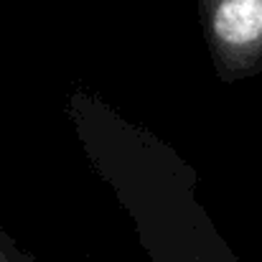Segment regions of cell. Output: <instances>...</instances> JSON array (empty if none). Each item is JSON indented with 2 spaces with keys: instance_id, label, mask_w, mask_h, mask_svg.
Listing matches in <instances>:
<instances>
[{
  "instance_id": "obj_1",
  "label": "cell",
  "mask_w": 262,
  "mask_h": 262,
  "mask_svg": "<svg viewBox=\"0 0 262 262\" xmlns=\"http://www.w3.org/2000/svg\"><path fill=\"white\" fill-rule=\"evenodd\" d=\"M67 115L150 262H242L199 204L196 173L171 143L87 89L69 94Z\"/></svg>"
},
{
  "instance_id": "obj_2",
  "label": "cell",
  "mask_w": 262,
  "mask_h": 262,
  "mask_svg": "<svg viewBox=\"0 0 262 262\" xmlns=\"http://www.w3.org/2000/svg\"><path fill=\"white\" fill-rule=\"evenodd\" d=\"M199 23L219 82L237 84L262 72V0H199Z\"/></svg>"
},
{
  "instance_id": "obj_3",
  "label": "cell",
  "mask_w": 262,
  "mask_h": 262,
  "mask_svg": "<svg viewBox=\"0 0 262 262\" xmlns=\"http://www.w3.org/2000/svg\"><path fill=\"white\" fill-rule=\"evenodd\" d=\"M0 262H31V257H26L15 245L13 239L0 229Z\"/></svg>"
}]
</instances>
